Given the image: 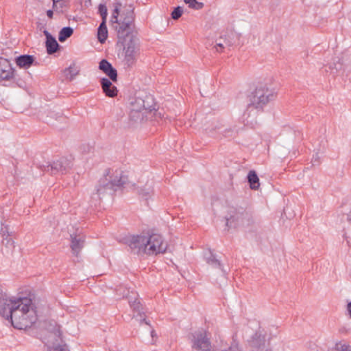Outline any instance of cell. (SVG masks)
I'll return each instance as SVG.
<instances>
[{
	"mask_svg": "<svg viewBox=\"0 0 351 351\" xmlns=\"http://www.w3.org/2000/svg\"><path fill=\"white\" fill-rule=\"evenodd\" d=\"M336 351H351L350 344L345 342H339L335 347Z\"/></svg>",
	"mask_w": 351,
	"mask_h": 351,
	"instance_id": "obj_19",
	"label": "cell"
},
{
	"mask_svg": "<svg viewBox=\"0 0 351 351\" xmlns=\"http://www.w3.org/2000/svg\"><path fill=\"white\" fill-rule=\"evenodd\" d=\"M47 15L49 18H52L53 15H54V12H53L52 11H48L47 12Z\"/></svg>",
	"mask_w": 351,
	"mask_h": 351,
	"instance_id": "obj_21",
	"label": "cell"
},
{
	"mask_svg": "<svg viewBox=\"0 0 351 351\" xmlns=\"http://www.w3.org/2000/svg\"><path fill=\"white\" fill-rule=\"evenodd\" d=\"M117 25V50L119 59L126 64L133 63L139 49V40L134 25V14L131 10L125 11Z\"/></svg>",
	"mask_w": 351,
	"mask_h": 351,
	"instance_id": "obj_1",
	"label": "cell"
},
{
	"mask_svg": "<svg viewBox=\"0 0 351 351\" xmlns=\"http://www.w3.org/2000/svg\"><path fill=\"white\" fill-rule=\"evenodd\" d=\"M273 92L268 87H259L252 93L251 103L255 107H263L272 100Z\"/></svg>",
	"mask_w": 351,
	"mask_h": 351,
	"instance_id": "obj_4",
	"label": "cell"
},
{
	"mask_svg": "<svg viewBox=\"0 0 351 351\" xmlns=\"http://www.w3.org/2000/svg\"><path fill=\"white\" fill-rule=\"evenodd\" d=\"M113 179V178H112ZM124 185V181L122 178L119 177H114V179L110 180L108 183H105L104 187H105L109 188V189H114L116 187L117 189H119L121 187H122Z\"/></svg>",
	"mask_w": 351,
	"mask_h": 351,
	"instance_id": "obj_16",
	"label": "cell"
},
{
	"mask_svg": "<svg viewBox=\"0 0 351 351\" xmlns=\"http://www.w3.org/2000/svg\"><path fill=\"white\" fill-rule=\"evenodd\" d=\"M14 71L8 60L0 57V83L12 79L14 76Z\"/></svg>",
	"mask_w": 351,
	"mask_h": 351,
	"instance_id": "obj_7",
	"label": "cell"
},
{
	"mask_svg": "<svg viewBox=\"0 0 351 351\" xmlns=\"http://www.w3.org/2000/svg\"><path fill=\"white\" fill-rule=\"evenodd\" d=\"M100 84L104 93L105 94V95H107L108 97L114 98V97L117 96V89L116 88V87L115 86L114 84L111 83L109 80L102 78V79L100 80Z\"/></svg>",
	"mask_w": 351,
	"mask_h": 351,
	"instance_id": "obj_10",
	"label": "cell"
},
{
	"mask_svg": "<svg viewBox=\"0 0 351 351\" xmlns=\"http://www.w3.org/2000/svg\"><path fill=\"white\" fill-rule=\"evenodd\" d=\"M35 61L33 56L30 55H23L19 56L15 60L17 66L23 69H28L32 66Z\"/></svg>",
	"mask_w": 351,
	"mask_h": 351,
	"instance_id": "obj_11",
	"label": "cell"
},
{
	"mask_svg": "<svg viewBox=\"0 0 351 351\" xmlns=\"http://www.w3.org/2000/svg\"><path fill=\"white\" fill-rule=\"evenodd\" d=\"M48 351H70L62 340H56L55 342L47 344Z\"/></svg>",
	"mask_w": 351,
	"mask_h": 351,
	"instance_id": "obj_15",
	"label": "cell"
},
{
	"mask_svg": "<svg viewBox=\"0 0 351 351\" xmlns=\"http://www.w3.org/2000/svg\"><path fill=\"white\" fill-rule=\"evenodd\" d=\"M84 239L80 236H73L71 239V248L73 254L78 256L81 252L82 248L83 247Z\"/></svg>",
	"mask_w": 351,
	"mask_h": 351,
	"instance_id": "obj_13",
	"label": "cell"
},
{
	"mask_svg": "<svg viewBox=\"0 0 351 351\" xmlns=\"http://www.w3.org/2000/svg\"><path fill=\"white\" fill-rule=\"evenodd\" d=\"M123 242L133 251L148 255L164 254L168 250V244L162 235L152 233L129 235Z\"/></svg>",
	"mask_w": 351,
	"mask_h": 351,
	"instance_id": "obj_2",
	"label": "cell"
},
{
	"mask_svg": "<svg viewBox=\"0 0 351 351\" xmlns=\"http://www.w3.org/2000/svg\"><path fill=\"white\" fill-rule=\"evenodd\" d=\"M229 351H239L238 350L237 347H235V346H234V347H231L230 348V349H229Z\"/></svg>",
	"mask_w": 351,
	"mask_h": 351,
	"instance_id": "obj_22",
	"label": "cell"
},
{
	"mask_svg": "<svg viewBox=\"0 0 351 351\" xmlns=\"http://www.w3.org/2000/svg\"><path fill=\"white\" fill-rule=\"evenodd\" d=\"M79 73V68L75 64L71 65V66L67 68L63 72V76L66 78V79L70 82L73 81L78 76Z\"/></svg>",
	"mask_w": 351,
	"mask_h": 351,
	"instance_id": "obj_12",
	"label": "cell"
},
{
	"mask_svg": "<svg viewBox=\"0 0 351 351\" xmlns=\"http://www.w3.org/2000/svg\"><path fill=\"white\" fill-rule=\"evenodd\" d=\"M185 4H187L190 8L195 10V11L202 9V8L204 7L203 3H200L199 1H196V0H193V1H185Z\"/></svg>",
	"mask_w": 351,
	"mask_h": 351,
	"instance_id": "obj_18",
	"label": "cell"
},
{
	"mask_svg": "<svg viewBox=\"0 0 351 351\" xmlns=\"http://www.w3.org/2000/svg\"><path fill=\"white\" fill-rule=\"evenodd\" d=\"M99 68L101 71H103L113 82H117L118 76L117 71L109 61L107 60H102L99 65Z\"/></svg>",
	"mask_w": 351,
	"mask_h": 351,
	"instance_id": "obj_8",
	"label": "cell"
},
{
	"mask_svg": "<svg viewBox=\"0 0 351 351\" xmlns=\"http://www.w3.org/2000/svg\"><path fill=\"white\" fill-rule=\"evenodd\" d=\"M37 318V310L31 299L22 298L15 303L11 312V322L15 328L28 329L35 325Z\"/></svg>",
	"mask_w": 351,
	"mask_h": 351,
	"instance_id": "obj_3",
	"label": "cell"
},
{
	"mask_svg": "<svg viewBox=\"0 0 351 351\" xmlns=\"http://www.w3.org/2000/svg\"><path fill=\"white\" fill-rule=\"evenodd\" d=\"M73 30L70 27L63 28L59 32V39L61 42H65L73 35Z\"/></svg>",
	"mask_w": 351,
	"mask_h": 351,
	"instance_id": "obj_17",
	"label": "cell"
},
{
	"mask_svg": "<svg viewBox=\"0 0 351 351\" xmlns=\"http://www.w3.org/2000/svg\"><path fill=\"white\" fill-rule=\"evenodd\" d=\"M183 14V8L181 6H178L176 8H174V11L172 13V18L174 20H178L179 19L181 18Z\"/></svg>",
	"mask_w": 351,
	"mask_h": 351,
	"instance_id": "obj_20",
	"label": "cell"
},
{
	"mask_svg": "<svg viewBox=\"0 0 351 351\" xmlns=\"http://www.w3.org/2000/svg\"><path fill=\"white\" fill-rule=\"evenodd\" d=\"M248 182L249 183L250 188L253 191H258L259 189L261 183L259 178L255 171H251L248 175Z\"/></svg>",
	"mask_w": 351,
	"mask_h": 351,
	"instance_id": "obj_14",
	"label": "cell"
},
{
	"mask_svg": "<svg viewBox=\"0 0 351 351\" xmlns=\"http://www.w3.org/2000/svg\"><path fill=\"white\" fill-rule=\"evenodd\" d=\"M192 345L194 351H213L208 335L203 330H198L193 334Z\"/></svg>",
	"mask_w": 351,
	"mask_h": 351,
	"instance_id": "obj_5",
	"label": "cell"
},
{
	"mask_svg": "<svg viewBox=\"0 0 351 351\" xmlns=\"http://www.w3.org/2000/svg\"><path fill=\"white\" fill-rule=\"evenodd\" d=\"M44 35L46 36V47L47 54L49 55L56 54L60 49L59 44L56 42L55 38L48 32H44Z\"/></svg>",
	"mask_w": 351,
	"mask_h": 351,
	"instance_id": "obj_9",
	"label": "cell"
},
{
	"mask_svg": "<svg viewBox=\"0 0 351 351\" xmlns=\"http://www.w3.org/2000/svg\"><path fill=\"white\" fill-rule=\"evenodd\" d=\"M99 13L102 18V23L99 27L97 31V39L100 44H104L107 42L109 37V32L107 26V21L108 16V10L107 6L104 4H100L99 6Z\"/></svg>",
	"mask_w": 351,
	"mask_h": 351,
	"instance_id": "obj_6",
	"label": "cell"
},
{
	"mask_svg": "<svg viewBox=\"0 0 351 351\" xmlns=\"http://www.w3.org/2000/svg\"><path fill=\"white\" fill-rule=\"evenodd\" d=\"M350 308H351V303L349 302V303H348V305H347L348 314H349V316H350V314H351Z\"/></svg>",
	"mask_w": 351,
	"mask_h": 351,
	"instance_id": "obj_23",
	"label": "cell"
}]
</instances>
